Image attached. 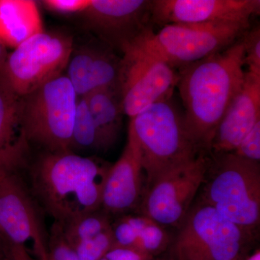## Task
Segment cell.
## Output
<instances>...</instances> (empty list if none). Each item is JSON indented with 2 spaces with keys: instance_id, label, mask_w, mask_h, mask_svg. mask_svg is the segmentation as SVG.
I'll return each instance as SVG.
<instances>
[{
  "instance_id": "7a4b0ae2",
  "label": "cell",
  "mask_w": 260,
  "mask_h": 260,
  "mask_svg": "<svg viewBox=\"0 0 260 260\" xmlns=\"http://www.w3.org/2000/svg\"><path fill=\"white\" fill-rule=\"evenodd\" d=\"M244 66L241 37L226 49L178 72L186 129L200 151L210 155L219 123L244 83Z\"/></svg>"
},
{
  "instance_id": "8992f818",
  "label": "cell",
  "mask_w": 260,
  "mask_h": 260,
  "mask_svg": "<svg viewBox=\"0 0 260 260\" xmlns=\"http://www.w3.org/2000/svg\"><path fill=\"white\" fill-rule=\"evenodd\" d=\"M78 101L64 75L22 97V118L30 145H38L47 152L71 150Z\"/></svg>"
},
{
  "instance_id": "8fae6325",
  "label": "cell",
  "mask_w": 260,
  "mask_h": 260,
  "mask_svg": "<svg viewBox=\"0 0 260 260\" xmlns=\"http://www.w3.org/2000/svg\"><path fill=\"white\" fill-rule=\"evenodd\" d=\"M0 232L8 244L23 246L35 259H46L47 239L35 200L20 174L1 168Z\"/></svg>"
},
{
  "instance_id": "ba28073f",
  "label": "cell",
  "mask_w": 260,
  "mask_h": 260,
  "mask_svg": "<svg viewBox=\"0 0 260 260\" xmlns=\"http://www.w3.org/2000/svg\"><path fill=\"white\" fill-rule=\"evenodd\" d=\"M181 226L175 245L179 260H237L252 238L200 200Z\"/></svg>"
},
{
  "instance_id": "d6986e66",
  "label": "cell",
  "mask_w": 260,
  "mask_h": 260,
  "mask_svg": "<svg viewBox=\"0 0 260 260\" xmlns=\"http://www.w3.org/2000/svg\"><path fill=\"white\" fill-rule=\"evenodd\" d=\"M95 129L99 152H107L116 144L124 115L119 85L99 89L85 97Z\"/></svg>"
},
{
  "instance_id": "cb8c5ba5",
  "label": "cell",
  "mask_w": 260,
  "mask_h": 260,
  "mask_svg": "<svg viewBox=\"0 0 260 260\" xmlns=\"http://www.w3.org/2000/svg\"><path fill=\"white\" fill-rule=\"evenodd\" d=\"M244 50V65L248 72L260 76V27L248 29L242 37Z\"/></svg>"
},
{
  "instance_id": "d6a6232c",
  "label": "cell",
  "mask_w": 260,
  "mask_h": 260,
  "mask_svg": "<svg viewBox=\"0 0 260 260\" xmlns=\"http://www.w3.org/2000/svg\"><path fill=\"white\" fill-rule=\"evenodd\" d=\"M2 258H3V257L0 258V260H1V259H2Z\"/></svg>"
},
{
  "instance_id": "4316f807",
  "label": "cell",
  "mask_w": 260,
  "mask_h": 260,
  "mask_svg": "<svg viewBox=\"0 0 260 260\" xmlns=\"http://www.w3.org/2000/svg\"><path fill=\"white\" fill-rule=\"evenodd\" d=\"M150 256L145 255L132 249L112 247L99 260H150Z\"/></svg>"
},
{
  "instance_id": "d4e9b609",
  "label": "cell",
  "mask_w": 260,
  "mask_h": 260,
  "mask_svg": "<svg viewBox=\"0 0 260 260\" xmlns=\"http://www.w3.org/2000/svg\"><path fill=\"white\" fill-rule=\"evenodd\" d=\"M232 153L238 156L259 162L260 160V120L246 135L240 144Z\"/></svg>"
},
{
  "instance_id": "1f68e13d",
  "label": "cell",
  "mask_w": 260,
  "mask_h": 260,
  "mask_svg": "<svg viewBox=\"0 0 260 260\" xmlns=\"http://www.w3.org/2000/svg\"><path fill=\"white\" fill-rule=\"evenodd\" d=\"M3 235H2L1 232H0V241L2 240V238H3Z\"/></svg>"
},
{
  "instance_id": "3957f363",
  "label": "cell",
  "mask_w": 260,
  "mask_h": 260,
  "mask_svg": "<svg viewBox=\"0 0 260 260\" xmlns=\"http://www.w3.org/2000/svg\"><path fill=\"white\" fill-rule=\"evenodd\" d=\"M128 134L139 150L145 174L144 194L166 173L204 153L188 133L184 113L171 99L154 104L131 118Z\"/></svg>"
},
{
  "instance_id": "83f0119b",
  "label": "cell",
  "mask_w": 260,
  "mask_h": 260,
  "mask_svg": "<svg viewBox=\"0 0 260 260\" xmlns=\"http://www.w3.org/2000/svg\"><path fill=\"white\" fill-rule=\"evenodd\" d=\"M8 245L10 260H39L32 258L31 254L23 246L12 245L8 243Z\"/></svg>"
},
{
  "instance_id": "5b68a950",
  "label": "cell",
  "mask_w": 260,
  "mask_h": 260,
  "mask_svg": "<svg viewBox=\"0 0 260 260\" xmlns=\"http://www.w3.org/2000/svg\"><path fill=\"white\" fill-rule=\"evenodd\" d=\"M249 28L250 23L169 24L157 32L146 27L128 42L180 69L230 47Z\"/></svg>"
},
{
  "instance_id": "30bf717a",
  "label": "cell",
  "mask_w": 260,
  "mask_h": 260,
  "mask_svg": "<svg viewBox=\"0 0 260 260\" xmlns=\"http://www.w3.org/2000/svg\"><path fill=\"white\" fill-rule=\"evenodd\" d=\"M209 160V154L201 153L161 176L143 195L141 214L161 225H182L203 185Z\"/></svg>"
},
{
  "instance_id": "6da1fadb",
  "label": "cell",
  "mask_w": 260,
  "mask_h": 260,
  "mask_svg": "<svg viewBox=\"0 0 260 260\" xmlns=\"http://www.w3.org/2000/svg\"><path fill=\"white\" fill-rule=\"evenodd\" d=\"M111 164L75 152H47L29 162V190L38 205L63 225L102 210Z\"/></svg>"
},
{
  "instance_id": "5bb4252c",
  "label": "cell",
  "mask_w": 260,
  "mask_h": 260,
  "mask_svg": "<svg viewBox=\"0 0 260 260\" xmlns=\"http://www.w3.org/2000/svg\"><path fill=\"white\" fill-rule=\"evenodd\" d=\"M144 191L145 174L139 150L133 137L128 134L120 158L109 169L102 210L109 216L127 214L139 206Z\"/></svg>"
},
{
  "instance_id": "e0dca14e",
  "label": "cell",
  "mask_w": 260,
  "mask_h": 260,
  "mask_svg": "<svg viewBox=\"0 0 260 260\" xmlns=\"http://www.w3.org/2000/svg\"><path fill=\"white\" fill-rule=\"evenodd\" d=\"M110 218L100 210L59 225L65 241L80 259L99 260L114 246Z\"/></svg>"
},
{
  "instance_id": "52a82bcc",
  "label": "cell",
  "mask_w": 260,
  "mask_h": 260,
  "mask_svg": "<svg viewBox=\"0 0 260 260\" xmlns=\"http://www.w3.org/2000/svg\"><path fill=\"white\" fill-rule=\"evenodd\" d=\"M73 47L70 36L40 32L8 54L0 68V79L18 96H25L62 75Z\"/></svg>"
},
{
  "instance_id": "277c9868",
  "label": "cell",
  "mask_w": 260,
  "mask_h": 260,
  "mask_svg": "<svg viewBox=\"0 0 260 260\" xmlns=\"http://www.w3.org/2000/svg\"><path fill=\"white\" fill-rule=\"evenodd\" d=\"M200 190V201L251 237L255 235L260 223L259 162L234 153L210 155Z\"/></svg>"
},
{
  "instance_id": "2e32d148",
  "label": "cell",
  "mask_w": 260,
  "mask_h": 260,
  "mask_svg": "<svg viewBox=\"0 0 260 260\" xmlns=\"http://www.w3.org/2000/svg\"><path fill=\"white\" fill-rule=\"evenodd\" d=\"M30 148L22 118L21 97L0 79V168L22 175L30 160Z\"/></svg>"
},
{
  "instance_id": "7402d4cb",
  "label": "cell",
  "mask_w": 260,
  "mask_h": 260,
  "mask_svg": "<svg viewBox=\"0 0 260 260\" xmlns=\"http://www.w3.org/2000/svg\"><path fill=\"white\" fill-rule=\"evenodd\" d=\"M75 150L99 152L96 129L85 97L78 98L75 112L71 151Z\"/></svg>"
},
{
  "instance_id": "7c38bea8",
  "label": "cell",
  "mask_w": 260,
  "mask_h": 260,
  "mask_svg": "<svg viewBox=\"0 0 260 260\" xmlns=\"http://www.w3.org/2000/svg\"><path fill=\"white\" fill-rule=\"evenodd\" d=\"M259 0H153L150 20L169 24L250 23Z\"/></svg>"
},
{
  "instance_id": "9a60e30c",
  "label": "cell",
  "mask_w": 260,
  "mask_h": 260,
  "mask_svg": "<svg viewBox=\"0 0 260 260\" xmlns=\"http://www.w3.org/2000/svg\"><path fill=\"white\" fill-rule=\"evenodd\" d=\"M260 120V76L245 73L244 83L219 123L210 155L232 153Z\"/></svg>"
},
{
  "instance_id": "f1b7e54d",
  "label": "cell",
  "mask_w": 260,
  "mask_h": 260,
  "mask_svg": "<svg viewBox=\"0 0 260 260\" xmlns=\"http://www.w3.org/2000/svg\"><path fill=\"white\" fill-rule=\"evenodd\" d=\"M8 54L7 52V47H5V44L0 41V68L2 65L5 62V59H6L7 56Z\"/></svg>"
},
{
  "instance_id": "ffe728a7",
  "label": "cell",
  "mask_w": 260,
  "mask_h": 260,
  "mask_svg": "<svg viewBox=\"0 0 260 260\" xmlns=\"http://www.w3.org/2000/svg\"><path fill=\"white\" fill-rule=\"evenodd\" d=\"M37 3L32 0H0V41L15 49L44 32Z\"/></svg>"
},
{
  "instance_id": "44dd1931",
  "label": "cell",
  "mask_w": 260,
  "mask_h": 260,
  "mask_svg": "<svg viewBox=\"0 0 260 260\" xmlns=\"http://www.w3.org/2000/svg\"><path fill=\"white\" fill-rule=\"evenodd\" d=\"M99 49L85 47L72 53L67 66L66 77L74 88L78 98L85 97L91 93L92 73L94 60Z\"/></svg>"
},
{
  "instance_id": "9c48e42d",
  "label": "cell",
  "mask_w": 260,
  "mask_h": 260,
  "mask_svg": "<svg viewBox=\"0 0 260 260\" xmlns=\"http://www.w3.org/2000/svg\"><path fill=\"white\" fill-rule=\"evenodd\" d=\"M119 85L124 115L130 119L156 103L172 99L179 73L132 43L121 47Z\"/></svg>"
},
{
  "instance_id": "603a6c76",
  "label": "cell",
  "mask_w": 260,
  "mask_h": 260,
  "mask_svg": "<svg viewBox=\"0 0 260 260\" xmlns=\"http://www.w3.org/2000/svg\"><path fill=\"white\" fill-rule=\"evenodd\" d=\"M45 260H81L65 241L59 224L54 223L51 228Z\"/></svg>"
},
{
  "instance_id": "f546056e",
  "label": "cell",
  "mask_w": 260,
  "mask_h": 260,
  "mask_svg": "<svg viewBox=\"0 0 260 260\" xmlns=\"http://www.w3.org/2000/svg\"><path fill=\"white\" fill-rule=\"evenodd\" d=\"M247 260H260L259 251H257L254 255L251 256V257L249 258Z\"/></svg>"
},
{
  "instance_id": "4dcf8cb0",
  "label": "cell",
  "mask_w": 260,
  "mask_h": 260,
  "mask_svg": "<svg viewBox=\"0 0 260 260\" xmlns=\"http://www.w3.org/2000/svg\"><path fill=\"white\" fill-rule=\"evenodd\" d=\"M2 243H3V239L0 241V258L3 257V252H4V251H3V248L4 247H3V244H2Z\"/></svg>"
},
{
  "instance_id": "ac0fdd59",
  "label": "cell",
  "mask_w": 260,
  "mask_h": 260,
  "mask_svg": "<svg viewBox=\"0 0 260 260\" xmlns=\"http://www.w3.org/2000/svg\"><path fill=\"white\" fill-rule=\"evenodd\" d=\"M113 247L132 249L153 258L167 247L169 236L162 225L140 214H124L112 222Z\"/></svg>"
},
{
  "instance_id": "4fadbf2b",
  "label": "cell",
  "mask_w": 260,
  "mask_h": 260,
  "mask_svg": "<svg viewBox=\"0 0 260 260\" xmlns=\"http://www.w3.org/2000/svg\"><path fill=\"white\" fill-rule=\"evenodd\" d=\"M152 1L90 0L83 12L89 28L111 47L119 49L147 26Z\"/></svg>"
},
{
  "instance_id": "836d02e7",
  "label": "cell",
  "mask_w": 260,
  "mask_h": 260,
  "mask_svg": "<svg viewBox=\"0 0 260 260\" xmlns=\"http://www.w3.org/2000/svg\"><path fill=\"white\" fill-rule=\"evenodd\" d=\"M150 260H151V259H150Z\"/></svg>"
},
{
  "instance_id": "484cf974",
  "label": "cell",
  "mask_w": 260,
  "mask_h": 260,
  "mask_svg": "<svg viewBox=\"0 0 260 260\" xmlns=\"http://www.w3.org/2000/svg\"><path fill=\"white\" fill-rule=\"evenodd\" d=\"M42 3L50 11L70 14L83 13L90 5V0H45Z\"/></svg>"
}]
</instances>
